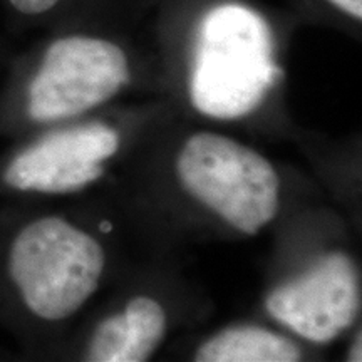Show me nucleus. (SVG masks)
Wrapping results in <instances>:
<instances>
[{"label": "nucleus", "mask_w": 362, "mask_h": 362, "mask_svg": "<svg viewBox=\"0 0 362 362\" xmlns=\"http://www.w3.org/2000/svg\"><path fill=\"white\" fill-rule=\"evenodd\" d=\"M104 262L103 247L61 216L25 225L8 252V275L27 309L44 320L67 319L98 291L101 274L89 269Z\"/></svg>", "instance_id": "nucleus-2"}, {"label": "nucleus", "mask_w": 362, "mask_h": 362, "mask_svg": "<svg viewBox=\"0 0 362 362\" xmlns=\"http://www.w3.org/2000/svg\"><path fill=\"white\" fill-rule=\"evenodd\" d=\"M302 352L287 337L255 325L228 327L194 352L198 362H296Z\"/></svg>", "instance_id": "nucleus-4"}, {"label": "nucleus", "mask_w": 362, "mask_h": 362, "mask_svg": "<svg viewBox=\"0 0 362 362\" xmlns=\"http://www.w3.org/2000/svg\"><path fill=\"white\" fill-rule=\"evenodd\" d=\"M280 76L264 19L235 4L208 12L189 83L198 111L221 119L245 116L259 106Z\"/></svg>", "instance_id": "nucleus-1"}, {"label": "nucleus", "mask_w": 362, "mask_h": 362, "mask_svg": "<svg viewBox=\"0 0 362 362\" xmlns=\"http://www.w3.org/2000/svg\"><path fill=\"white\" fill-rule=\"evenodd\" d=\"M17 17L27 21L44 19L64 6L66 0H4Z\"/></svg>", "instance_id": "nucleus-5"}, {"label": "nucleus", "mask_w": 362, "mask_h": 362, "mask_svg": "<svg viewBox=\"0 0 362 362\" xmlns=\"http://www.w3.org/2000/svg\"><path fill=\"white\" fill-rule=\"evenodd\" d=\"M129 59L115 40L69 33L49 40L27 86V112L37 123L93 110L129 84Z\"/></svg>", "instance_id": "nucleus-3"}, {"label": "nucleus", "mask_w": 362, "mask_h": 362, "mask_svg": "<svg viewBox=\"0 0 362 362\" xmlns=\"http://www.w3.org/2000/svg\"><path fill=\"white\" fill-rule=\"evenodd\" d=\"M349 361H351V362H359V361H362V341H361V332H357L354 342H352L351 351H349Z\"/></svg>", "instance_id": "nucleus-6"}, {"label": "nucleus", "mask_w": 362, "mask_h": 362, "mask_svg": "<svg viewBox=\"0 0 362 362\" xmlns=\"http://www.w3.org/2000/svg\"><path fill=\"white\" fill-rule=\"evenodd\" d=\"M99 230H101V232H104V233H110L112 230V225L107 220H103L101 223H99Z\"/></svg>", "instance_id": "nucleus-7"}]
</instances>
